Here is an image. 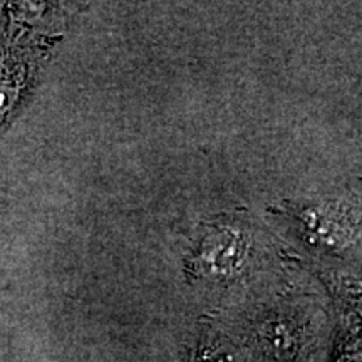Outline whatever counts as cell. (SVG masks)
Instances as JSON below:
<instances>
[{
  "mask_svg": "<svg viewBox=\"0 0 362 362\" xmlns=\"http://www.w3.org/2000/svg\"><path fill=\"white\" fill-rule=\"evenodd\" d=\"M257 341L267 356L279 362H292L302 347V332L293 319L270 315L259 325Z\"/></svg>",
  "mask_w": 362,
  "mask_h": 362,
  "instance_id": "obj_2",
  "label": "cell"
},
{
  "mask_svg": "<svg viewBox=\"0 0 362 362\" xmlns=\"http://www.w3.org/2000/svg\"><path fill=\"white\" fill-rule=\"evenodd\" d=\"M189 362H242L228 347L216 342H203L193 352Z\"/></svg>",
  "mask_w": 362,
  "mask_h": 362,
  "instance_id": "obj_3",
  "label": "cell"
},
{
  "mask_svg": "<svg viewBox=\"0 0 362 362\" xmlns=\"http://www.w3.org/2000/svg\"><path fill=\"white\" fill-rule=\"evenodd\" d=\"M248 255V240L238 230L221 228L202 240L194 255V270L203 277L230 279L242 272Z\"/></svg>",
  "mask_w": 362,
  "mask_h": 362,
  "instance_id": "obj_1",
  "label": "cell"
}]
</instances>
